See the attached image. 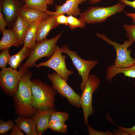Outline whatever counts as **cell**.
<instances>
[{"label":"cell","instance_id":"cell-27","mask_svg":"<svg viewBox=\"0 0 135 135\" xmlns=\"http://www.w3.org/2000/svg\"><path fill=\"white\" fill-rule=\"evenodd\" d=\"M14 125V123L12 120H10L4 122L2 120L0 119V134L6 133L9 130L11 129Z\"/></svg>","mask_w":135,"mask_h":135},{"label":"cell","instance_id":"cell-7","mask_svg":"<svg viewBox=\"0 0 135 135\" xmlns=\"http://www.w3.org/2000/svg\"><path fill=\"white\" fill-rule=\"evenodd\" d=\"M47 74L52 86L57 93L66 98L71 105L77 108L81 107L80 102V96L68 85L65 80L62 78L56 72L51 74L48 73Z\"/></svg>","mask_w":135,"mask_h":135},{"label":"cell","instance_id":"cell-9","mask_svg":"<svg viewBox=\"0 0 135 135\" xmlns=\"http://www.w3.org/2000/svg\"><path fill=\"white\" fill-rule=\"evenodd\" d=\"M62 49V53L67 54L71 58L79 75L81 76L82 80L80 88L82 91L88 79L90 71L98 64V62L94 60H87L82 58L76 52L71 50L66 44L64 45Z\"/></svg>","mask_w":135,"mask_h":135},{"label":"cell","instance_id":"cell-25","mask_svg":"<svg viewBox=\"0 0 135 135\" xmlns=\"http://www.w3.org/2000/svg\"><path fill=\"white\" fill-rule=\"evenodd\" d=\"M9 48H4L0 54V67L2 68L6 67V64H8L11 56L9 53Z\"/></svg>","mask_w":135,"mask_h":135},{"label":"cell","instance_id":"cell-30","mask_svg":"<svg viewBox=\"0 0 135 135\" xmlns=\"http://www.w3.org/2000/svg\"><path fill=\"white\" fill-rule=\"evenodd\" d=\"M2 3L1 1L0 2V30L2 34L4 30L5 29L6 26L7 25V22L4 18L2 11Z\"/></svg>","mask_w":135,"mask_h":135},{"label":"cell","instance_id":"cell-11","mask_svg":"<svg viewBox=\"0 0 135 135\" xmlns=\"http://www.w3.org/2000/svg\"><path fill=\"white\" fill-rule=\"evenodd\" d=\"M87 0H67L62 5H55V11L52 12L48 10L46 13L50 16H56L62 14H66L68 16H76L80 14V9L78 5L86 2Z\"/></svg>","mask_w":135,"mask_h":135},{"label":"cell","instance_id":"cell-4","mask_svg":"<svg viewBox=\"0 0 135 135\" xmlns=\"http://www.w3.org/2000/svg\"><path fill=\"white\" fill-rule=\"evenodd\" d=\"M60 33L50 39H47L37 42L32 49L28 58L20 66L28 69L34 66L36 61L44 57L50 58L54 54L58 41L62 35Z\"/></svg>","mask_w":135,"mask_h":135},{"label":"cell","instance_id":"cell-32","mask_svg":"<svg viewBox=\"0 0 135 135\" xmlns=\"http://www.w3.org/2000/svg\"><path fill=\"white\" fill-rule=\"evenodd\" d=\"M10 135H24L21 130L16 124L11 129Z\"/></svg>","mask_w":135,"mask_h":135},{"label":"cell","instance_id":"cell-2","mask_svg":"<svg viewBox=\"0 0 135 135\" xmlns=\"http://www.w3.org/2000/svg\"><path fill=\"white\" fill-rule=\"evenodd\" d=\"M31 81L33 108L40 111L54 109L56 90L40 80Z\"/></svg>","mask_w":135,"mask_h":135},{"label":"cell","instance_id":"cell-21","mask_svg":"<svg viewBox=\"0 0 135 135\" xmlns=\"http://www.w3.org/2000/svg\"><path fill=\"white\" fill-rule=\"evenodd\" d=\"M54 0H24L23 7L38 10L44 12H46L48 5L54 4Z\"/></svg>","mask_w":135,"mask_h":135},{"label":"cell","instance_id":"cell-34","mask_svg":"<svg viewBox=\"0 0 135 135\" xmlns=\"http://www.w3.org/2000/svg\"><path fill=\"white\" fill-rule=\"evenodd\" d=\"M102 0H89L90 4L94 5L100 2Z\"/></svg>","mask_w":135,"mask_h":135},{"label":"cell","instance_id":"cell-1","mask_svg":"<svg viewBox=\"0 0 135 135\" xmlns=\"http://www.w3.org/2000/svg\"><path fill=\"white\" fill-rule=\"evenodd\" d=\"M30 71L28 70L20 80L18 88L13 95L15 108L20 116L33 117L37 110L32 106V94L31 88L32 76Z\"/></svg>","mask_w":135,"mask_h":135},{"label":"cell","instance_id":"cell-23","mask_svg":"<svg viewBox=\"0 0 135 135\" xmlns=\"http://www.w3.org/2000/svg\"><path fill=\"white\" fill-rule=\"evenodd\" d=\"M86 24L79 18L70 15L68 16V25L71 29L77 28H83Z\"/></svg>","mask_w":135,"mask_h":135},{"label":"cell","instance_id":"cell-33","mask_svg":"<svg viewBox=\"0 0 135 135\" xmlns=\"http://www.w3.org/2000/svg\"><path fill=\"white\" fill-rule=\"evenodd\" d=\"M119 128L126 133L128 135H135V125L130 128L118 127Z\"/></svg>","mask_w":135,"mask_h":135},{"label":"cell","instance_id":"cell-19","mask_svg":"<svg viewBox=\"0 0 135 135\" xmlns=\"http://www.w3.org/2000/svg\"><path fill=\"white\" fill-rule=\"evenodd\" d=\"M29 24L18 14L12 28L22 44L24 43L26 34Z\"/></svg>","mask_w":135,"mask_h":135},{"label":"cell","instance_id":"cell-16","mask_svg":"<svg viewBox=\"0 0 135 135\" xmlns=\"http://www.w3.org/2000/svg\"><path fill=\"white\" fill-rule=\"evenodd\" d=\"M2 34L0 41V50L12 46L18 47L22 44L12 28L5 29Z\"/></svg>","mask_w":135,"mask_h":135},{"label":"cell","instance_id":"cell-14","mask_svg":"<svg viewBox=\"0 0 135 135\" xmlns=\"http://www.w3.org/2000/svg\"><path fill=\"white\" fill-rule=\"evenodd\" d=\"M2 10L7 23L13 22L17 17L20 8L16 0H1Z\"/></svg>","mask_w":135,"mask_h":135},{"label":"cell","instance_id":"cell-29","mask_svg":"<svg viewBox=\"0 0 135 135\" xmlns=\"http://www.w3.org/2000/svg\"><path fill=\"white\" fill-rule=\"evenodd\" d=\"M87 130L88 132V134L89 135H112L114 134L113 133L109 130H107L105 132L97 131L91 127L89 124L87 125Z\"/></svg>","mask_w":135,"mask_h":135},{"label":"cell","instance_id":"cell-24","mask_svg":"<svg viewBox=\"0 0 135 135\" xmlns=\"http://www.w3.org/2000/svg\"><path fill=\"white\" fill-rule=\"evenodd\" d=\"M49 128L52 131L62 134L66 133L68 130L67 125L65 122H54L49 124Z\"/></svg>","mask_w":135,"mask_h":135},{"label":"cell","instance_id":"cell-10","mask_svg":"<svg viewBox=\"0 0 135 135\" xmlns=\"http://www.w3.org/2000/svg\"><path fill=\"white\" fill-rule=\"evenodd\" d=\"M62 48L56 46L54 54L49 60L36 64L34 66L36 68L42 66L50 68L54 70L62 78L67 81L68 76L74 73V71L72 70H69L67 68L65 62L66 56L62 55Z\"/></svg>","mask_w":135,"mask_h":135},{"label":"cell","instance_id":"cell-28","mask_svg":"<svg viewBox=\"0 0 135 135\" xmlns=\"http://www.w3.org/2000/svg\"><path fill=\"white\" fill-rule=\"evenodd\" d=\"M118 1L126 5L132 6L135 9V0L130 1L128 0H118ZM125 14L127 16L130 18L132 20V22L135 23V13H130L125 12Z\"/></svg>","mask_w":135,"mask_h":135},{"label":"cell","instance_id":"cell-6","mask_svg":"<svg viewBox=\"0 0 135 135\" xmlns=\"http://www.w3.org/2000/svg\"><path fill=\"white\" fill-rule=\"evenodd\" d=\"M100 82L95 74H90L80 96V103L84 112V122L86 125L88 124V117L94 112L92 106V95L98 88Z\"/></svg>","mask_w":135,"mask_h":135},{"label":"cell","instance_id":"cell-20","mask_svg":"<svg viewBox=\"0 0 135 135\" xmlns=\"http://www.w3.org/2000/svg\"><path fill=\"white\" fill-rule=\"evenodd\" d=\"M32 50L24 44L22 48L19 52L15 55L11 56L8 63L10 67L16 70L22 61L30 56Z\"/></svg>","mask_w":135,"mask_h":135},{"label":"cell","instance_id":"cell-8","mask_svg":"<svg viewBox=\"0 0 135 135\" xmlns=\"http://www.w3.org/2000/svg\"><path fill=\"white\" fill-rule=\"evenodd\" d=\"M0 72V84L1 88L8 94L13 95L17 91L19 82L28 69L20 66L18 70L10 67L1 68Z\"/></svg>","mask_w":135,"mask_h":135},{"label":"cell","instance_id":"cell-18","mask_svg":"<svg viewBox=\"0 0 135 135\" xmlns=\"http://www.w3.org/2000/svg\"><path fill=\"white\" fill-rule=\"evenodd\" d=\"M15 124L28 135H38L36 124L33 118L19 116L15 119Z\"/></svg>","mask_w":135,"mask_h":135},{"label":"cell","instance_id":"cell-13","mask_svg":"<svg viewBox=\"0 0 135 135\" xmlns=\"http://www.w3.org/2000/svg\"><path fill=\"white\" fill-rule=\"evenodd\" d=\"M56 16H50L44 19L40 23L36 36L37 42L46 39V36L50 31L58 26L56 22Z\"/></svg>","mask_w":135,"mask_h":135},{"label":"cell","instance_id":"cell-5","mask_svg":"<svg viewBox=\"0 0 135 135\" xmlns=\"http://www.w3.org/2000/svg\"><path fill=\"white\" fill-rule=\"evenodd\" d=\"M96 36L108 44L112 45L115 49L116 56L113 64L119 68H125L130 66L135 63V58L131 56V49L128 48L132 46L133 42L128 40H125L122 44L118 43L108 38L104 33H95Z\"/></svg>","mask_w":135,"mask_h":135},{"label":"cell","instance_id":"cell-3","mask_svg":"<svg viewBox=\"0 0 135 135\" xmlns=\"http://www.w3.org/2000/svg\"><path fill=\"white\" fill-rule=\"evenodd\" d=\"M126 6L119 2L109 6L90 7L84 12L80 13L79 18L86 24L101 23L105 21L108 18L116 13L124 12Z\"/></svg>","mask_w":135,"mask_h":135},{"label":"cell","instance_id":"cell-12","mask_svg":"<svg viewBox=\"0 0 135 135\" xmlns=\"http://www.w3.org/2000/svg\"><path fill=\"white\" fill-rule=\"evenodd\" d=\"M54 109H49L44 110L36 111L33 118L35 121L36 126V133L38 135L42 134L48 129L50 117Z\"/></svg>","mask_w":135,"mask_h":135},{"label":"cell","instance_id":"cell-17","mask_svg":"<svg viewBox=\"0 0 135 135\" xmlns=\"http://www.w3.org/2000/svg\"><path fill=\"white\" fill-rule=\"evenodd\" d=\"M45 18L44 17L40 18L35 22L29 24L26 34L24 43L28 48L32 49L36 44L38 26L42 21Z\"/></svg>","mask_w":135,"mask_h":135},{"label":"cell","instance_id":"cell-26","mask_svg":"<svg viewBox=\"0 0 135 135\" xmlns=\"http://www.w3.org/2000/svg\"><path fill=\"white\" fill-rule=\"evenodd\" d=\"M124 29L126 32V36L133 42H135V24L123 25Z\"/></svg>","mask_w":135,"mask_h":135},{"label":"cell","instance_id":"cell-31","mask_svg":"<svg viewBox=\"0 0 135 135\" xmlns=\"http://www.w3.org/2000/svg\"><path fill=\"white\" fill-rule=\"evenodd\" d=\"M68 16H66L64 14H62L57 16L56 20V24L58 26L60 24H64L68 25Z\"/></svg>","mask_w":135,"mask_h":135},{"label":"cell","instance_id":"cell-22","mask_svg":"<svg viewBox=\"0 0 135 135\" xmlns=\"http://www.w3.org/2000/svg\"><path fill=\"white\" fill-rule=\"evenodd\" d=\"M68 118V115L67 112L55 111L53 112L50 117L49 124L56 122H65Z\"/></svg>","mask_w":135,"mask_h":135},{"label":"cell","instance_id":"cell-35","mask_svg":"<svg viewBox=\"0 0 135 135\" xmlns=\"http://www.w3.org/2000/svg\"><path fill=\"white\" fill-rule=\"evenodd\" d=\"M132 70V78H135V63L131 66ZM135 86V84H134Z\"/></svg>","mask_w":135,"mask_h":135},{"label":"cell","instance_id":"cell-36","mask_svg":"<svg viewBox=\"0 0 135 135\" xmlns=\"http://www.w3.org/2000/svg\"></svg>","mask_w":135,"mask_h":135},{"label":"cell","instance_id":"cell-15","mask_svg":"<svg viewBox=\"0 0 135 135\" xmlns=\"http://www.w3.org/2000/svg\"><path fill=\"white\" fill-rule=\"evenodd\" d=\"M18 14L29 24L40 18H46L50 16L46 12H43L36 9L23 7L19 8Z\"/></svg>","mask_w":135,"mask_h":135}]
</instances>
